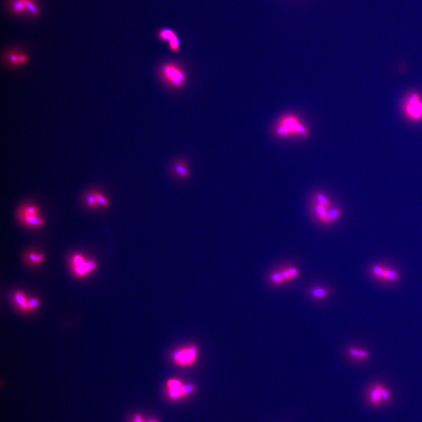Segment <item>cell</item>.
<instances>
[{
    "label": "cell",
    "mask_w": 422,
    "mask_h": 422,
    "mask_svg": "<svg viewBox=\"0 0 422 422\" xmlns=\"http://www.w3.org/2000/svg\"><path fill=\"white\" fill-rule=\"evenodd\" d=\"M158 80L166 89L177 92L184 89L189 80V73L186 66L180 61L164 60L157 66Z\"/></svg>",
    "instance_id": "6da1fadb"
},
{
    "label": "cell",
    "mask_w": 422,
    "mask_h": 422,
    "mask_svg": "<svg viewBox=\"0 0 422 422\" xmlns=\"http://www.w3.org/2000/svg\"><path fill=\"white\" fill-rule=\"evenodd\" d=\"M274 133L281 139L306 138L309 136L310 130L300 116L294 113L283 114L274 126Z\"/></svg>",
    "instance_id": "7a4b0ae2"
},
{
    "label": "cell",
    "mask_w": 422,
    "mask_h": 422,
    "mask_svg": "<svg viewBox=\"0 0 422 422\" xmlns=\"http://www.w3.org/2000/svg\"><path fill=\"white\" fill-rule=\"evenodd\" d=\"M401 111L409 122L422 121V95L417 91H410L404 96L401 103Z\"/></svg>",
    "instance_id": "3957f363"
},
{
    "label": "cell",
    "mask_w": 422,
    "mask_h": 422,
    "mask_svg": "<svg viewBox=\"0 0 422 422\" xmlns=\"http://www.w3.org/2000/svg\"><path fill=\"white\" fill-rule=\"evenodd\" d=\"M168 169L170 177L177 181L188 180L192 175L189 160L184 156L175 157L170 161Z\"/></svg>",
    "instance_id": "277c9868"
},
{
    "label": "cell",
    "mask_w": 422,
    "mask_h": 422,
    "mask_svg": "<svg viewBox=\"0 0 422 422\" xmlns=\"http://www.w3.org/2000/svg\"><path fill=\"white\" fill-rule=\"evenodd\" d=\"M198 349L195 345H190L175 351L172 354V361L180 366H191L197 360Z\"/></svg>",
    "instance_id": "5b68a950"
},
{
    "label": "cell",
    "mask_w": 422,
    "mask_h": 422,
    "mask_svg": "<svg viewBox=\"0 0 422 422\" xmlns=\"http://www.w3.org/2000/svg\"><path fill=\"white\" fill-rule=\"evenodd\" d=\"M155 37L160 42H166L171 52H180L181 47V40L174 29L170 27H161L155 31Z\"/></svg>",
    "instance_id": "8992f818"
},
{
    "label": "cell",
    "mask_w": 422,
    "mask_h": 422,
    "mask_svg": "<svg viewBox=\"0 0 422 422\" xmlns=\"http://www.w3.org/2000/svg\"><path fill=\"white\" fill-rule=\"evenodd\" d=\"M368 398L369 402L377 406L388 401L391 400V394L386 386L376 384L369 389Z\"/></svg>",
    "instance_id": "52a82bcc"
},
{
    "label": "cell",
    "mask_w": 422,
    "mask_h": 422,
    "mask_svg": "<svg viewBox=\"0 0 422 422\" xmlns=\"http://www.w3.org/2000/svg\"><path fill=\"white\" fill-rule=\"evenodd\" d=\"M184 383L176 378H171L167 381L166 385L169 397L172 400H178L183 398L182 388Z\"/></svg>",
    "instance_id": "ba28073f"
},
{
    "label": "cell",
    "mask_w": 422,
    "mask_h": 422,
    "mask_svg": "<svg viewBox=\"0 0 422 422\" xmlns=\"http://www.w3.org/2000/svg\"><path fill=\"white\" fill-rule=\"evenodd\" d=\"M313 211L315 216L322 224L325 225H331L333 222L328 215V208L323 206L317 202L313 201L312 204Z\"/></svg>",
    "instance_id": "9c48e42d"
},
{
    "label": "cell",
    "mask_w": 422,
    "mask_h": 422,
    "mask_svg": "<svg viewBox=\"0 0 422 422\" xmlns=\"http://www.w3.org/2000/svg\"><path fill=\"white\" fill-rule=\"evenodd\" d=\"M331 290L321 286H315L309 290V294L311 297L314 300L321 301L325 300L330 295Z\"/></svg>",
    "instance_id": "30bf717a"
},
{
    "label": "cell",
    "mask_w": 422,
    "mask_h": 422,
    "mask_svg": "<svg viewBox=\"0 0 422 422\" xmlns=\"http://www.w3.org/2000/svg\"><path fill=\"white\" fill-rule=\"evenodd\" d=\"M348 354L352 359L356 360H365L370 356L368 350L359 347H352L348 349Z\"/></svg>",
    "instance_id": "8fae6325"
},
{
    "label": "cell",
    "mask_w": 422,
    "mask_h": 422,
    "mask_svg": "<svg viewBox=\"0 0 422 422\" xmlns=\"http://www.w3.org/2000/svg\"><path fill=\"white\" fill-rule=\"evenodd\" d=\"M314 201L323 206L330 208L333 206V202L327 194L321 191L316 192L314 195Z\"/></svg>",
    "instance_id": "7c38bea8"
},
{
    "label": "cell",
    "mask_w": 422,
    "mask_h": 422,
    "mask_svg": "<svg viewBox=\"0 0 422 422\" xmlns=\"http://www.w3.org/2000/svg\"><path fill=\"white\" fill-rule=\"evenodd\" d=\"M8 61L12 65H18L26 63L28 61L26 55L18 53H11L8 55Z\"/></svg>",
    "instance_id": "4fadbf2b"
},
{
    "label": "cell",
    "mask_w": 422,
    "mask_h": 422,
    "mask_svg": "<svg viewBox=\"0 0 422 422\" xmlns=\"http://www.w3.org/2000/svg\"><path fill=\"white\" fill-rule=\"evenodd\" d=\"M269 280L274 286H280L286 283L278 269L269 274Z\"/></svg>",
    "instance_id": "5bb4252c"
},
{
    "label": "cell",
    "mask_w": 422,
    "mask_h": 422,
    "mask_svg": "<svg viewBox=\"0 0 422 422\" xmlns=\"http://www.w3.org/2000/svg\"><path fill=\"white\" fill-rule=\"evenodd\" d=\"M23 220L26 224L31 226H42L45 224V221L37 215L29 216L23 215Z\"/></svg>",
    "instance_id": "9a60e30c"
},
{
    "label": "cell",
    "mask_w": 422,
    "mask_h": 422,
    "mask_svg": "<svg viewBox=\"0 0 422 422\" xmlns=\"http://www.w3.org/2000/svg\"><path fill=\"white\" fill-rule=\"evenodd\" d=\"M342 215L341 208L337 207H331L328 209V215L333 223L341 218Z\"/></svg>",
    "instance_id": "2e32d148"
},
{
    "label": "cell",
    "mask_w": 422,
    "mask_h": 422,
    "mask_svg": "<svg viewBox=\"0 0 422 422\" xmlns=\"http://www.w3.org/2000/svg\"><path fill=\"white\" fill-rule=\"evenodd\" d=\"M24 2L25 10L35 17L40 16V11L34 0H23Z\"/></svg>",
    "instance_id": "e0dca14e"
},
{
    "label": "cell",
    "mask_w": 422,
    "mask_h": 422,
    "mask_svg": "<svg viewBox=\"0 0 422 422\" xmlns=\"http://www.w3.org/2000/svg\"><path fill=\"white\" fill-rule=\"evenodd\" d=\"M400 275L399 273L392 269H386L383 280L388 281H396L400 279Z\"/></svg>",
    "instance_id": "ac0fdd59"
},
{
    "label": "cell",
    "mask_w": 422,
    "mask_h": 422,
    "mask_svg": "<svg viewBox=\"0 0 422 422\" xmlns=\"http://www.w3.org/2000/svg\"><path fill=\"white\" fill-rule=\"evenodd\" d=\"M386 267L380 265H375L372 267L371 274L374 277L383 280L384 274L386 271Z\"/></svg>",
    "instance_id": "d6986e66"
},
{
    "label": "cell",
    "mask_w": 422,
    "mask_h": 422,
    "mask_svg": "<svg viewBox=\"0 0 422 422\" xmlns=\"http://www.w3.org/2000/svg\"><path fill=\"white\" fill-rule=\"evenodd\" d=\"M73 268L76 275L81 277L84 276V275L89 274L91 272L89 268H88L87 261L78 266H73Z\"/></svg>",
    "instance_id": "ffe728a7"
},
{
    "label": "cell",
    "mask_w": 422,
    "mask_h": 422,
    "mask_svg": "<svg viewBox=\"0 0 422 422\" xmlns=\"http://www.w3.org/2000/svg\"><path fill=\"white\" fill-rule=\"evenodd\" d=\"M25 10H26L23 0H14L12 4V11L14 14H22Z\"/></svg>",
    "instance_id": "44dd1931"
},
{
    "label": "cell",
    "mask_w": 422,
    "mask_h": 422,
    "mask_svg": "<svg viewBox=\"0 0 422 422\" xmlns=\"http://www.w3.org/2000/svg\"><path fill=\"white\" fill-rule=\"evenodd\" d=\"M16 300L19 306L23 310H28V300L22 293H17L16 295Z\"/></svg>",
    "instance_id": "7402d4cb"
},
{
    "label": "cell",
    "mask_w": 422,
    "mask_h": 422,
    "mask_svg": "<svg viewBox=\"0 0 422 422\" xmlns=\"http://www.w3.org/2000/svg\"><path fill=\"white\" fill-rule=\"evenodd\" d=\"M195 391V386L192 384L184 383L183 388H182V393H183V398L187 397L190 395H191Z\"/></svg>",
    "instance_id": "603a6c76"
},
{
    "label": "cell",
    "mask_w": 422,
    "mask_h": 422,
    "mask_svg": "<svg viewBox=\"0 0 422 422\" xmlns=\"http://www.w3.org/2000/svg\"><path fill=\"white\" fill-rule=\"evenodd\" d=\"M286 267L287 271H288L290 276H291L293 280L296 279V278L299 277V275H300V271H299L298 268H296V267L294 266Z\"/></svg>",
    "instance_id": "cb8c5ba5"
},
{
    "label": "cell",
    "mask_w": 422,
    "mask_h": 422,
    "mask_svg": "<svg viewBox=\"0 0 422 422\" xmlns=\"http://www.w3.org/2000/svg\"><path fill=\"white\" fill-rule=\"evenodd\" d=\"M278 270H279L280 274L281 275H282L283 279L284 281H285L286 283L290 282V281H293L288 271H287V267H282V268H280L278 269Z\"/></svg>",
    "instance_id": "d4e9b609"
},
{
    "label": "cell",
    "mask_w": 422,
    "mask_h": 422,
    "mask_svg": "<svg viewBox=\"0 0 422 422\" xmlns=\"http://www.w3.org/2000/svg\"><path fill=\"white\" fill-rule=\"evenodd\" d=\"M96 198L97 202L100 205H103V206L107 207L108 205V201L106 198L105 197L104 195L101 194V193H95Z\"/></svg>",
    "instance_id": "484cf974"
},
{
    "label": "cell",
    "mask_w": 422,
    "mask_h": 422,
    "mask_svg": "<svg viewBox=\"0 0 422 422\" xmlns=\"http://www.w3.org/2000/svg\"><path fill=\"white\" fill-rule=\"evenodd\" d=\"M84 257L81 254H76L73 258L72 265L73 266H78L80 264L86 262Z\"/></svg>",
    "instance_id": "4316f807"
},
{
    "label": "cell",
    "mask_w": 422,
    "mask_h": 422,
    "mask_svg": "<svg viewBox=\"0 0 422 422\" xmlns=\"http://www.w3.org/2000/svg\"><path fill=\"white\" fill-rule=\"evenodd\" d=\"M38 212V208L36 207H29L25 208L23 215L29 216L37 215Z\"/></svg>",
    "instance_id": "83f0119b"
},
{
    "label": "cell",
    "mask_w": 422,
    "mask_h": 422,
    "mask_svg": "<svg viewBox=\"0 0 422 422\" xmlns=\"http://www.w3.org/2000/svg\"><path fill=\"white\" fill-rule=\"evenodd\" d=\"M86 201L88 206L90 208L95 207L96 204L98 203V202H97L96 200L95 193V194H90L88 195Z\"/></svg>",
    "instance_id": "f1b7e54d"
},
{
    "label": "cell",
    "mask_w": 422,
    "mask_h": 422,
    "mask_svg": "<svg viewBox=\"0 0 422 422\" xmlns=\"http://www.w3.org/2000/svg\"><path fill=\"white\" fill-rule=\"evenodd\" d=\"M39 305V300L37 299L32 298L28 300V310L35 309Z\"/></svg>",
    "instance_id": "f546056e"
},
{
    "label": "cell",
    "mask_w": 422,
    "mask_h": 422,
    "mask_svg": "<svg viewBox=\"0 0 422 422\" xmlns=\"http://www.w3.org/2000/svg\"><path fill=\"white\" fill-rule=\"evenodd\" d=\"M87 265L90 272L93 271L96 268V263L93 260L87 261Z\"/></svg>",
    "instance_id": "4dcf8cb0"
},
{
    "label": "cell",
    "mask_w": 422,
    "mask_h": 422,
    "mask_svg": "<svg viewBox=\"0 0 422 422\" xmlns=\"http://www.w3.org/2000/svg\"><path fill=\"white\" fill-rule=\"evenodd\" d=\"M44 259V255L42 253H40L37 255L36 259H35L34 262L35 264H39L42 262V260Z\"/></svg>",
    "instance_id": "1f68e13d"
},
{
    "label": "cell",
    "mask_w": 422,
    "mask_h": 422,
    "mask_svg": "<svg viewBox=\"0 0 422 422\" xmlns=\"http://www.w3.org/2000/svg\"><path fill=\"white\" fill-rule=\"evenodd\" d=\"M133 422H146L145 419L142 417V415H136L133 419Z\"/></svg>",
    "instance_id": "d6a6232c"
},
{
    "label": "cell",
    "mask_w": 422,
    "mask_h": 422,
    "mask_svg": "<svg viewBox=\"0 0 422 422\" xmlns=\"http://www.w3.org/2000/svg\"><path fill=\"white\" fill-rule=\"evenodd\" d=\"M37 255V254L35 253H31L29 254V259H30L32 261V262H34L35 259H36Z\"/></svg>",
    "instance_id": "836d02e7"
},
{
    "label": "cell",
    "mask_w": 422,
    "mask_h": 422,
    "mask_svg": "<svg viewBox=\"0 0 422 422\" xmlns=\"http://www.w3.org/2000/svg\"><path fill=\"white\" fill-rule=\"evenodd\" d=\"M146 422H160L156 420V419H151V420H149L148 421H147Z\"/></svg>",
    "instance_id": "e575fe53"
}]
</instances>
